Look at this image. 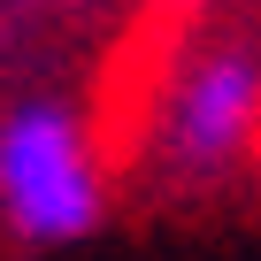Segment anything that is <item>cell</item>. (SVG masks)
<instances>
[{
  "mask_svg": "<svg viewBox=\"0 0 261 261\" xmlns=\"http://www.w3.org/2000/svg\"><path fill=\"white\" fill-rule=\"evenodd\" d=\"M100 207L108 185L85 115L54 92L0 108V223L23 246H69L100 223Z\"/></svg>",
  "mask_w": 261,
  "mask_h": 261,
  "instance_id": "obj_1",
  "label": "cell"
},
{
  "mask_svg": "<svg viewBox=\"0 0 261 261\" xmlns=\"http://www.w3.org/2000/svg\"><path fill=\"white\" fill-rule=\"evenodd\" d=\"M154 139H162V162L185 177L230 169L261 139V46H238V39L200 46L162 92Z\"/></svg>",
  "mask_w": 261,
  "mask_h": 261,
  "instance_id": "obj_2",
  "label": "cell"
},
{
  "mask_svg": "<svg viewBox=\"0 0 261 261\" xmlns=\"http://www.w3.org/2000/svg\"><path fill=\"white\" fill-rule=\"evenodd\" d=\"M154 8H207V0H154Z\"/></svg>",
  "mask_w": 261,
  "mask_h": 261,
  "instance_id": "obj_3",
  "label": "cell"
}]
</instances>
